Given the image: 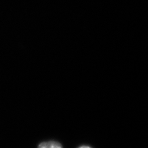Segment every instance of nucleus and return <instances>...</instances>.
Returning a JSON list of instances; mask_svg holds the SVG:
<instances>
[{
	"mask_svg": "<svg viewBox=\"0 0 148 148\" xmlns=\"http://www.w3.org/2000/svg\"><path fill=\"white\" fill-rule=\"evenodd\" d=\"M38 148H63L60 143L56 141H48L40 143Z\"/></svg>",
	"mask_w": 148,
	"mask_h": 148,
	"instance_id": "1",
	"label": "nucleus"
},
{
	"mask_svg": "<svg viewBox=\"0 0 148 148\" xmlns=\"http://www.w3.org/2000/svg\"><path fill=\"white\" fill-rule=\"evenodd\" d=\"M79 148H92L91 147H88V146H81V147H80Z\"/></svg>",
	"mask_w": 148,
	"mask_h": 148,
	"instance_id": "2",
	"label": "nucleus"
}]
</instances>
